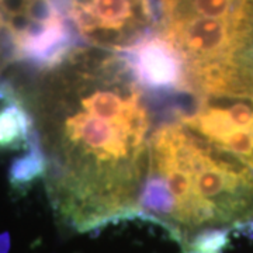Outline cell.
<instances>
[{
  "mask_svg": "<svg viewBox=\"0 0 253 253\" xmlns=\"http://www.w3.org/2000/svg\"><path fill=\"white\" fill-rule=\"evenodd\" d=\"M14 63V48L10 30L0 14V75Z\"/></svg>",
  "mask_w": 253,
  "mask_h": 253,
  "instance_id": "4",
  "label": "cell"
},
{
  "mask_svg": "<svg viewBox=\"0 0 253 253\" xmlns=\"http://www.w3.org/2000/svg\"><path fill=\"white\" fill-rule=\"evenodd\" d=\"M138 217L165 228L183 253H221L232 232L253 231V169L158 121Z\"/></svg>",
  "mask_w": 253,
  "mask_h": 253,
  "instance_id": "2",
  "label": "cell"
},
{
  "mask_svg": "<svg viewBox=\"0 0 253 253\" xmlns=\"http://www.w3.org/2000/svg\"><path fill=\"white\" fill-rule=\"evenodd\" d=\"M154 34L177 62L176 90L253 94V0H154Z\"/></svg>",
  "mask_w": 253,
  "mask_h": 253,
  "instance_id": "3",
  "label": "cell"
},
{
  "mask_svg": "<svg viewBox=\"0 0 253 253\" xmlns=\"http://www.w3.org/2000/svg\"><path fill=\"white\" fill-rule=\"evenodd\" d=\"M34 68L21 96L9 90L55 214L78 232L138 217L156 117L129 58L78 44Z\"/></svg>",
  "mask_w": 253,
  "mask_h": 253,
  "instance_id": "1",
  "label": "cell"
}]
</instances>
